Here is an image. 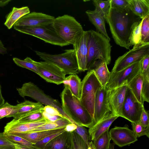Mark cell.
<instances>
[{
  "mask_svg": "<svg viewBox=\"0 0 149 149\" xmlns=\"http://www.w3.org/2000/svg\"><path fill=\"white\" fill-rule=\"evenodd\" d=\"M65 127L43 131L28 132L23 133H17L10 134L21 137L30 142L33 144H34L47 136L61 131H65Z\"/></svg>",
  "mask_w": 149,
  "mask_h": 149,
  "instance_id": "44dd1931",
  "label": "cell"
},
{
  "mask_svg": "<svg viewBox=\"0 0 149 149\" xmlns=\"http://www.w3.org/2000/svg\"><path fill=\"white\" fill-rule=\"evenodd\" d=\"M62 54L53 55L35 51L40 59L56 65L63 70L66 75L77 74L79 71L74 50L67 49Z\"/></svg>",
  "mask_w": 149,
  "mask_h": 149,
  "instance_id": "5b68a950",
  "label": "cell"
},
{
  "mask_svg": "<svg viewBox=\"0 0 149 149\" xmlns=\"http://www.w3.org/2000/svg\"><path fill=\"white\" fill-rule=\"evenodd\" d=\"M79 135L87 145L88 142L90 140V136L88 132L84 127L79 125H77L76 129L74 131Z\"/></svg>",
  "mask_w": 149,
  "mask_h": 149,
  "instance_id": "60d3db41",
  "label": "cell"
},
{
  "mask_svg": "<svg viewBox=\"0 0 149 149\" xmlns=\"http://www.w3.org/2000/svg\"><path fill=\"white\" fill-rule=\"evenodd\" d=\"M118 117L111 111L106 114L98 122L89 128L88 132L90 140L92 141H94L104 132L109 130L113 122Z\"/></svg>",
  "mask_w": 149,
  "mask_h": 149,
  "instance_id": "d6986e66",
  "label": "cell"
},
{
  "mask_svg": "<svg viewBox=\"0 0 149 149\" xmlns=\"http://www.w3.org/2000/svg\"><path fill=\"white\" fill-rule=\"evenodd\" d=\"M108 149H114V144L113 143H110L109 148Z\"/></svg>",
  "mask_w": 149,
  "mask_h": 149,
  "instance_id": "db71d44e",
  "label": "cell"
},
{
  "mask_svg": "<svg viewBox=\"0 0 149 149\" xmlns=\"http://www.w3.org/2000/svg\"><path fill=\"white\" fill-rule=\"evenodd\" d=\"M142 19L129 8H114L110 6L105 19L113 38L120 47L130 50V37L134 29Z\"/></svg>",
  "mask_w": 149,
  "mask_h": 149,
  "instance_id": "6da1fadb",
  "label": "cell"
},
{
  "mask_svg": "<svg viewBox=\"0 0 149 149\" xmlns=\"http://www.w3.org/2000/svg\"><path fill=\"white\" fill-rule=\"evenodd\" d=\"M141 74L143 78L141 92L142 102H149V55L145 57L142 61Z\"/></svg>",
  "mask_w": 149,
  "mask_h": 149,
  "instance_id": "603a6c76",
  "label": "cell"
},
{
  "mask_svg": "<svg viewBox=\"0 0 149 149\" xmlns=\"http://www.w3.org/2000/svg\"><path fill=\"white\" fill-rule=\"evenodd\" d=\"M68 86L72 93L79 99L81 97V81L77 74H70L66 77L63 83Z\"/></svg>",
  "mask_w": 149,
  "mask_h": 149,
  "instance_id": "83f0119b",
  "label": "cell"
},
{
  "mask_svg": "<svg viewBox=\"0 0 149 149\" xmlns=\"http://www.w3.org/2000/svg\"><path fill=\"white\" fill-rule=\"evenodd\" d=\"M134 134L136 137L145 135L149 138V127H146L139 122L131 123Z\"/></svg>",
  "mask_w": 149,
  "mask_h": 149,
  "instance_id": "f35d334b",
  "label": "cell"
},
{
  "mask_svg": "<svg viewBox=\"0 0 149 149\" xmlns=\"http://www.w3.org/2000/svg\"><path fill=\"white\" fill-rule=\"evenodd\" d=\"M11 0H0V7H3L7 5Z\"/></svg>",
  "mask_w": 149,
  "mask_h": 149,
  "instance_id": "681fc988",
  "label": "cell"
},
{
  "mask_svg": "<svg viewBox=\"0 0 149 149\" xmlns=\"http://www.w3.org/2000/svg\"><path fill=\"white\" fill-rule=\"evenodd\" d=\"M141 33V44H149V14L142 19Z\"/></svg>",
  "mask_w": 149,
  "mask_h": 149,
  "instance_id": "d590c367",
  "label": "cell"
},
{
  "mask_svg": "<svg viewBox=\"0 0 149 149\" xmlns=\"http://www.w3.org/2000/svg\"><path fill=\"white\" fill-rule=\"evenodd\" d=\"M109 134L111 140L120 147L129 146L138 140L127 125L123 127L115 126L109 131Z\"/></svg>",
  "mask_w": 149,
  "mask_h": 149,
  "instance_id": "9a60e30c",
  "label": "cell"
},
{
  "mask_svg": "<svg viewBox=\"0 0 149 149\" xmlns=\"http://www.w3.org/2000/svg\"><path fill=\"white\" fill-rule=\"evenodd\" d=\"M143 104L137 101L131 89L127 86L121 117L128 120L131 123L139 122L144 108Z\"/></svg>",
  "mask_w": 149,
  "mask_h": 149,
  "instance_id": "8fae6325",
  "label": "cell"
},
{
  "mask_svg": "<svg viewBox=\"0 0 149 149\" xmlns=\"http://www.w3.org/2000/svg\"><path fill=\"white\" fill-rule=\"evenodd\" d=\"M110 6L112 8L123 9L128 8L127 0H111Z\"/></svg>",
  "mask_w": 149,
  "mask_h": 149,
  "instance_id": "b9f144b4",
  "label": "cell"
},
{
  "mask_svg": "<svg viewBox=\"0 0 149 149\" xmlns=\"http://www.w3.org/2000/svg\"><path fill=\"white\" fill-rule=\"evenodd\" d=\"M43 109L30 113L18 120H16L19 122H36L41 120L44 118L42 112Z\"/></svg>",
  "mask_w": 149,
  "mask_h": 149,
  "instance_id": "836d02e7",
  "label": "cell"
},
{
  "mask_svg": "<svg viewBox=\"0 0 149 149\" xmlns=\"http://www.w3.org/2000/svg\"><path fill=\"white\" fill-rule=\"evenodd\" d=\"M18 109L17 105L13 106L8 102L5 103L0 107V119L5 117L9 118L10 116L15 114Z\"/></svg>",
  "mask_w": 149,
  "mask_h": 149,
  "instance_id": "8d00e7d4",
  "label": "cell"
},
{
  "mask_svg": "<svg viewBox=\"0 0 149 149\" xmlns=\"http://www.w3.org/2000/svg\"><path fill=\"white\" fill-rule=\"evenodd\" d=\"M7 49L5 47L0 40V54H4L7 53Z\"/></svg>",
  "mask_w": 149,
  "mask_h": 149,
  "instance_id": "7dc6e473",
  "label": "cell"
},
{
  "mask_svg": "<svg viewBox=\"0 0 149 149\" xmlns=\"http://www.w3.org/2000/svg\"><path fill=\"white\" fill-rule=\"evenodd\" d=\"M149 55V44L134 46L131 49L119 57L116 60L112 72H117Z\"/></svg>",
  "mask_w": 149,
  "mask_h": 149,
  "instance_id": "30bf717a",
  "label": "cell"
},
{
  "mask_svg": "<svg viewBox=\"0 0 149 149\" xmlns=\"http://www.w3.org/2000/svg\"><path fill=\"white\" fill-rule=\"evenodd\" d=\"M78 125L74 123H71L67 125L65 127V130L68 132H72L75 131Z\"/></svg>",
  "mask_w": 149,
  "mask_h": 149,
  "instance_id": "bcb514c9",
  "label": "cell"
},
{
  "mask_svg": "<svg viewBox=\"0 0 149 149\" xmlns=\"http://www.w3.org/2000/svg\"><path fill=\"white\" fill-rule=\"evenodd\" d=\"M8 146L14 147V144L8 140L4 136L3 133H0V146Z\"/></svg>",
  "mask_w": 149,
  "mask_h": 149,
  "instance_id": "f6af8a7d",
  "label": "cell"
},
{
  "mask_svg": "<svg viewBox=\"0 0 149 149\" xmlns=\"http://www.w3.org/2000/svg\"><path fill=\"white\" fill-rule=\"evenodd\" d=\"M36 66L38 75L46 81L57 85L63 84L66 74L61 68L56 65L45 61H34Z\"/></svg>",
  "mask_w": 149,
  "mask_h": 149,
  "instance_id": "7c38bea8",
  "label": "cell"
},
{
  "mask_svg": "<svg viewBox=\"0 0 149 149\" xmlns=\"http://www.w3.org/2000/svg\"><path fill=\"white\" fill-rule=\"evenodd\" d=\"M72 123L65 118L54 122H49L37 127L30 132H36L53 130L66 127L67 125Z\"/></svg>",
  "mask_w": 149,
  "mask_h": 149,
  "instance_id": "f546056e",
  "label": "cell"
},
{
  "mask_svg": "<svg viewBox=\"0 0 149 149\" xmlns=\"http://www.w3.org/2000/svg\"><path fill=\"white\" fill-rule=\"evenodd\" d=\"M43 111L45 113L49 115L59 116L63 117L56 108L51 106L46 105L44 107Z\"/></svg>",
  "mask_w": 149,
  "mask_h": 149,
  "instance_id": "ee69618b",
  "label": "cell"
},
{
  "mask_svg": "<svg viewBox=\"0 0 149 149\" xmlns=\"http://www.w3.org/2000/svg\"><path fill=\"white\" fill-rule=\"evenodd\" d=\"M142 19L134 29L132 33L130 39V43L131 46L139 45L141 44V28Z\"/></svg>",
  "mask_w": 149,
  "mask_h": 149,
  "instance_id": "e575fe53",
  "label": "cell"
},
{
  "mask_svg": "<svg viewBox=\"0 0 149 149\" xmlns=\"http://www.w3.org/2000/svg\"><path fill=\"white\" fill-rule=\"evenodd\" d=\"M86 13L90 21L95 27L96 31L103 35L110 40L106 29L105 18L95 10H88L86 11Z\"/></svg>",
  "mask_w": 149,
  "mask_h": 149,
  "instance_id": "cb8c5ba5",
  "label": "cell"
},
{
  "mask_svg": "<svg viewBox=\"0 0 149 149\" xmlns=\"http://www.w3.org/2000/svg\"><path fill=\"white\" fill-rule=\"evenodd\" d=\"M13 60L17 66L29 69L38 74L37 67L34 63V60L30 58L27 57L24 60L13 58Z\"/></svg>",
  "mask_w": 149,
  "mask_h": 149,
  "instance_id": "1f68e13d",
  "label": "cell"
},
{
  "mask_svg": "<svg viewBox=\"0 0 149 149\" xmlns=\"http://www.w3.org/2000/svg\"><path fill=\"white\" fill-rule=\"evenodd\" d=\"M14 145L15 149H38L33 146L32 147H28L20 146L15 144H14Z\"/></svg>",
  "mask_w": 149,
  "mask_h": 149,
  "instance_id": "c3c4849f",
  "label": "cell"
},
{
  "mask_svg": "<svg viewBox=\"0 0 149 149\" xmlns=\"http://www.w3.org/2000/svg\"><path fill=\"white\" fill-rule=\"evenodd\" d=\"M3 134L8 140L14 144L28 147L33 146L32 143L21 137L12 134Z\"/></svg>",
  "mask_w": 149,
  "mask_h": 149,
  "instance_id": "74e56055",
  "label": "cell"
},
{
  "mask_svg": "<svg viewBox=\"0 0 149 149\" xmlns=\"http://www.w3.org/2000/svg\"><path fill=\"white\" fill-rule=\"evenodd\" d=\"M64 131H61L47 136L41 140L37 142L34 144H33V146L38 149H43L45 145L50 141Z\"/></svg>",
  "mask_w": 149,
  "mask_h": 149,
  "instance_id": "ab89813d",
  "label": "cell"
},
{
  "mask_svg": "<svg viewBox=\"0 0 149 149\" xmlns=\"http://www.w3.org/2000/svg\"><path fill=\"white\" fill-rule=\"evenodd\" d=\"M87 149H94L92 141L88 142L87 144Z\"/></svg>",
  "mask_w": 149,
  "mask_h": 149,
  "instance_id": "816d5d0a",
  "label": "cell"
},
{
  "mask_svg": "<svg viewBox=\"0 0 149 149\" xmlns=\"http://www.w3.org/2000/svg\"><path fill=\"white\" fill-rule=\"evenodd\" d=\"M107 92L105 87H102L98 89L96 93L93 116L94 125L106 114L111 111L108 102Z\"/></svg>",
  "mask_w": 149,
  "mask_h": 149,
  "instance_id": "2e32d148",
  "label": "cell"
},
{
  "mask_svg": "<svg viewBox=\"0 0 149 149\" xmlns=\"http://www.w3.org/2000/svg\"><path fill=\"white\" fill-rule=\"evenodd\" d=\"M87 31H84L81 36L75 40L73 45L79 71L87 70Z\"/></svg>",
  "mask_w": 149,
  "mask_h": 149,
  "instance_id": "e0dca14e",
  "label": "cell"
},
{
  "mask_svg": "<svg viewBox=\"0 0 149 149\" xmlns=\"http://www.w3.org/2000/svg\"><path fill=\"white\" fill-rule=\"evenodd\" d=\"M19 95L23 97H30L42 104L49 105L56 108L62 115L71 122L72 120L63 111L61 105L56 100L45 94L44 92L33 83L29 82L24 84L20 88H17Z\"/></svg>",
  "mask_w": 149,
  "mask_h": 149,
  "instance_id": "52a82bcc",
  "label": "cell"
},
{
  "mask_svg": "<svg viewBox=\"0 0 149 149\" xmlns=\"http://www.w3.org/2000/svg\"><path fill=\"white\" fill-rule=\"evenodd\" d=\"M139 123L146 127H149V113L143 108L141 113Z\"/></svg>",
  "mask_w": 149,
  "mask_h": 149,
  "instance_id": "7bdbcfd3",
  "label": "cell"
},
{
  "mask_svg": "<svg viewBox=\"0 0 149 149\" xmlns=\"http://www.w3.org/2000/svg\"><path fill=\"white\" fill-rule=\"evenodd\" d=\"M88 54L86 70H92L95 63L102 61L109 65L111 61V46L110 40L93 30L87 31Z\"/></svg>",
  "mask_w": 149,
  "mask_h": 149,
  "instance_id": "7a4b0ae2",
  "label": "cell"
},
{
  "mask_svg": "<svg viewBox=\"0 0 149 149\" xmlns=\"http://www.w3.org/2000/svg\"><path fill=\"white\" fill-rule=\"evenodd\" d=\"M0 149H15L14 147L8 146H0Z\"/></svg>",
  "mask_w": 149,
  "mask_h": 149,
  "instance_id": "f5cc1de1",
  "label": "cell"
},
{
  "mask_svg": "<svg viewBox=\"0 0 149 149\" xmlns=\"http://www.w3.org/2000/svg\"><path fill=\"white\" fill-rule=\"evenodd\" d=\"M142 59L133 63L118 72H110L109 80L105 86L106 88L111 89L122 85H127L134 77L141 72Z\"/></svg>",
  "mask_w": 149,
  "mask_h": 149,
  "instance_id": "9c48e42d",
  "label": "cell"
},
{
  "mask_svg": "<svg viewBox=\"0 0 149 149\" xmlns=\"http://www.w3.org/2000/svg\"><path fill=\"white\" fill-rule=\"evenodd\" d=\"M55 18L42 13L33 12L23 16L14 24L15 26L35 27L46 26L52 23Z\"/></svg>",
  "mask_w": 149,
  "mask_h": 149,
  "instance_id": "4fadbf2b",
  "label": "cell"
},
{
  "mask_svg": "<svg viewBox=\"0 0 149 149\" xmlns=\"http://www.w3.org/2000/svg\"><path fill=\"white\" fill-rule=\"evenodd\" d=\"M49 122L50 121L45 118L36 122L25 123L19 122L13 119L7 123L4 127L3 133L10 134L30 132Z\"/></svg>",
  "mask_w": 149,
  "mask_h": 149,
  "instance_id": "ac0fdd59",
  "label": "cell"
},
{
  "mask_svg": "<svg viewBox=\"0 0 149 149\" xmlns=\"http://www.w3.org/2000/svg\"><path fill=\"white\" fill-rule=\"evenodd\" d=\"M29 13L30 10L28 6L20 8L13 7L12 11L6 16L4 24L8 29H10L20 18Z\"/></svg>",
  "mask_w": 149,
  "mask_h": 149,
  "instance_id": "484cf974",
  "label": "cell"
},
{
  "mask_svg": "<svg viewBox=\"0 0 149 149\" xmlns=\"http://www.w3.org/2000/svg\"><path fill=\"white\" fill-rule=\"evenodd\" d=\"M127 87V85H123L113 89H107L108 102L111 111L118 117H121Z\"/></svg>",
  "mask_w": 149,
  "mask_h": 149,
  "instance_id": "5bb4252c",
  "label": "cell"
},
{
  "mask_svg": "<svg viewBox=\"0 0 149 149\" xmlns=\"http://www.w3.org/2000/svg\"><path fill=\"white\" fill-rule=\"evenodd\" d=\"M5 103V100L1 93V86L0 84V107Z\"/></svg>",
  "mask_w": 149,
  "mask_h": 149,
  "instance_id": "f907efd6",
  "label": "cell"
},
{
  "mask_svg": "<svg viewBox=\"0 0 149 149\" xmlns=\"http://www.w3.org/2000/svg\"><path fill=\"white\" fill-rule=\"evenodd\" d=\"M17 105L18 109L17 112L9 118L13 117L14 119L18 120L30 113L43 110L44 108L42 104L39 102H35L28 100H26Z\"/></svg>",
  "mask_w": 149,
  "mask_h": 149,
  "instance_id": "7402d4cb",
  "label": "cell"
},
{
  "mask_svg": "<svg viewBox=\"0 0 149 149\" xmlns=\"http://www.w3.org/2000/svg\"><path fill=\"white\" fill-rule=\"evenodd\" d=\"M14 29L20 32L30 35L51 44L63 47L70 45L59 37L52 27V24L35 27L15 26Z\"/></svg>",
  "mask_w": 149,
  "mask_h": 149,
  "instance_id": "ba28073f",
  "label": "cell"
},
{
  "mask_svg": "<svg viewBox=\"0 0 149 149\" xmlns=\"http://www.w3.org/2000/svg\"><path fill=\"white\" fill-rule=\"evenodd\" d=\"M43 149H72L71 132L65 131L50 141Z\"/></svg>",
  "mask_w": 149,
  "mask_h": 149,
  "instance_id": "ffe728a7",
  "label": "cell"
},
{
  "mask_svg": "<svg viewBox=\"0 0 149 149\" xmlns=\"http://www.w3.org/2000/svg\"><path fill=\"white\" fill-rule=\"evenodd\" d=\"M143 78L140 73L134 77L127 84V86L131 89L137 101L143 104L141 98V92Z\"/></svg>",
  "mask_w": 149,
  "mask_h": 149,
  "instance_id": "f1b7e54d",
  "label": "cell"
},
{
  "mask_svg": "<svg viewBox=\"0 0 149 149\" xmlns=\"http://www.w3.org/2000/svg\"><path fill=\"white\" fill-rule=\"evenodd\" d=\"M110 2L111 0H94L93 1V5L95 6V10L104 17L105 19L109 11Z\"/></svg>",
  "mask_w": 149,
  "mask_h": 149,
  "instance_id": "d6a6232c",
  "label": "cell"
},
{
  "mask_svg": "<svg viewBox=\"0 0 149 149\" xmlns=\"http://www.w3.org/2000/svg\"><path fill=\"white\" fill-rule=\"evenodd\" d=\"M52 25L58 35L69 45H73L84 31L74 17L68 15L55 18Z\"/></svg>",
  "mask_w": 149,
  "mask_h": 149,
  "instance_id": "277c9868",
  "label": "cell"
},
{
  "mask_svg": "<svg viewBox=\"0 0 149 149\" xmlns=\"http://www.w3.org/2000/svg\"><path fill=\"white\" fill-rule=\"evenodd\" d=\"M127 0L128 8L141 19L149 14V0Z\"/></svg>",
  "mask_w": 149,
  "mask_h": 149,
  "instance_id": "d4e9b609",
  "label": "cell"
},
{
  "mask_svg": "<svg viewBox=\"0 0 149 149\" xmlns=\"http://www.w3.org/2000/svg\"><path fill=\"white\" fill-rule=\"evenodd\" d=\"M111 140L109 130H108L92 141L94 149H108Z\"/></svg>",
  "mask_w": 149,
  "mask_h": 149,
  "instance_id": "4dcf8cb0",
  "label": "cell"
},
{
  "mask_svg": "<svg viewBox=\"0 0 149 149\" xmlns=\"http://www.w3.org/2000/svg\"><path fill=\"white\" fill-rule=\"evenodd\" d=\"M105 62H101L96 64L92 70L102 87H105L109 80L110 72Z\"/></svg>",
  "mask_w": 149,
  "mask_h": 149,
  "instance_id": "4316f807",
  "label": "cell"
},
{
  "mask_svg": "<svg viewBox=\"0 0 149 149\" xmlns=\"http://www.w3.org/2000/svg\"><path fill=\"white\" fill-rule=\"evenodd\" d=\"M63 111L77 124L90 128L94 124L93 118L81 104L80 100L71 93L67 85L61 95Z\"/></svg>",
  "mask_w": 149,
  "mask_h": 149,
  "instance_id": "3957f363",
  "label": "cell"
},
{
  "mask_svg": "<svg viewBox=\"0 0 149 149\" xmlns=\"http://www.w3.org/2000/svg\"><path fill=\"white\" fill-rule=\"evenodd\" d=\"M102 87L93 70H88L81 81L80 100L93 118L95 94L97 90Z\"/></svg>",
  "mask_w": 149,
  "mask_h": 149,
  "instance_id": "8992f818",
  "label": "cell"
}]
</instances>
